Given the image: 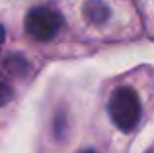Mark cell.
I'll return each mask as SVG.
<instances>
[{
	"label": "cell",
	"mask_w": 154,
	"mask_h": 153,
	"mask_svg": "<svg viewBox=\"0 0 154 153\" xmlns=\"http://www.w3.org/2000/svg\"><path fill=\"white\" fill-rule=\"evenodd\" d=\"M109 116L113 124L123 132H131L140 120V100L129 86H121L109 98Z\"/></svg>",
	"instance_id": "obj_1"
},
{
	"label": "cell",
	"mask_w": 154,
	"mask_h": 153,
	"mask_svg": "<svg viewBox=\"0 0 154 153\" xmlns=\"http://www.w3.org/2000/svg\"><path fill=\"white\" fill-rule=\"evenodd\" d=\"M63 16L51 8H33L26 16V31L37 41H49L63 28Z\"/></svg>",
	"instance_id": "obj_2"
},
{
	"label": "cell",
	"mask_w": 154,
	"mask_h": 153,
	"mask_svg": "<svg viewBox=\"0 0 154 153\" xmlns=\"http://www.w3.org/2000/svg\"><path fill=\"white\" fill-rule=\"evenodd\" d=\"M84 16L92 24H103L109 18V6L103 0H86L84 4Z\"/></svg>",
	"instance_id": "obj_3"
},
{
	"label": "cell",
	"mask_w": 154,
	"mask_h": 153,
	"mask_svg": "<svg viewBox=\"0 0 154 153\" xmlns=\"http://www.w3.org/2000/svg\"><path fill=\"white\" fill-rule=\"evenodd\" d=\"M12 96H14L12 86L8 84V80L0 75V106H6V104L12 100Z\"/></svg>",
	"instance_id": "obj_4"
},
{
	"label": "cell",
	"mask_w": 154,
	"mask_h": 153,
	"mask_svg": "<svg viewBox=\"0 0 154 153\" xmlns=\"http://www.w3.org/2000/svg\"><path fill=\"white\" fill-rule=\"evenodd\" d=\"M4 37H6V34H4V28L0 26V49H2V43H4Z\"/></svg>",
	"instance_id": "obj_5"
},
{
	"label": "cell",
	"mask_w": 154,
	"mask_h": 153,
	"mask_svg": "<svg viewBox=\"0 0 154 153\" xmlns=\"http://www.w3.org/2000/svg\"><path fill=\"white\" fill-rule=\"evenodd\" d=\"M82 153H96L94 149H86V151H82Z\"/></svg>",
	"instance_id": "obj_6"
}]
</instances>
